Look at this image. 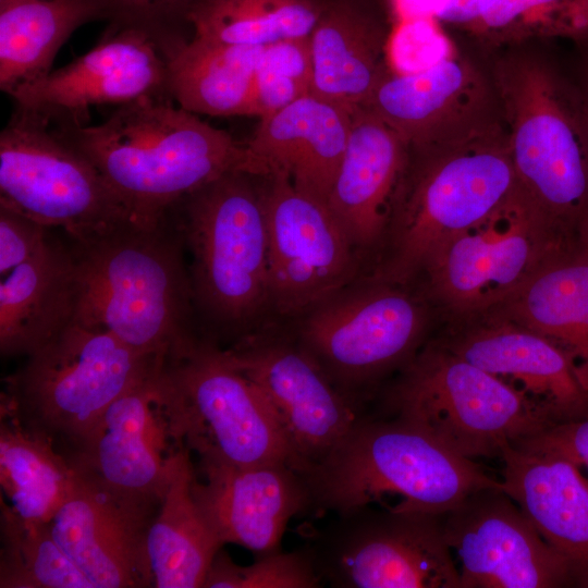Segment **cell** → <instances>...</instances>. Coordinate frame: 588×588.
Here are the masks:
<instances>
[{"mask_svg": "<svg viewBox=\"0 0 588 588\" xmlns=\"http://www.w3.org/2000/svg\"><path fill=\"white\" fill-rule=\"evenodd\" d=\"M99 170L137 225L164 221L185 197L230 171L247 173V151L170 97L118 107L97 125L52 124Z\"/></svg>", "mask_w": 588, "mask_h": 588, "instance_id": "1", "label": "cell"}, {"mask_svg": "<svg viewBox=\"0 0 588 588\" xmlns=\"http://www.w3.org/2000/svg\"><path fill=\"white\" fill-rule=\"evenodd\" d=\"M72 249L75 319L150 356L164 357L196 339L189 328L191 279L169 217L154 226L128 222Z\"/></svg>", "mask_w": 588, "mask_h": 588, "instance_id": "2", "label": "cell"}, {"mask_svg": "<svg viewBox=\"0 0 588 588\" xmlns=\"http://www.w3.org/2000/svg\"><path fill=\"white\" fill-rule=\"evenodd\" d=\"M309 513L340 514L397 497L394 510L444 514L471 493L503 488L418 426L395 416L362 415L317 465L302 474Z\"/></svg>", "mask_w": 588, "mask_h": 588, "instance_id": "3", "label": "cell"}, {"mask_svg": "<svg viewBox=\"0 0 588 588\" xmlns=\"http://www.w3.org/2000/svg\"><path fill=\"white\" fill-rule=\"evenodd\" d=\"M518 185L506 132L498 123L407 147L387 231L389 250L376 282H407L437 245L485 218Z\"/></svg>", "mask_w": 588, "mask_h": 588, "instance_id": "4", "label": "cell"}, {"mask_svg": "<svg viewBox=\"0 0 588 588\" xmlns=\"http://www.w3.org/2000/svg\"><path fill=\"white\" fill-rule=\"evenodd\" d=\"M156 385L172 443L196 453L199 464L284 462L295 468L269 403L221 347L195 339L169 353Z\"/></svg>", "mask_w": 588, "mask_h": 588, "instance_id": "5", "label": "cell"}, {"mask_svg": "<svg viewBox=\"0 0 588 588\" xmlns=\"http://www.w3.org/2000/svg\"><path fill=\"white\" fill-rule=\"evenodd\" d=\"M164 357L142 354L74 318L7 378L0 409L72 451L108 406L156 372Z\"/></svg>", "mask_w": 588, "mask_h": 588, "instance_id": "6", "label": "cell"}, {"mask_svg": "<svg viewBox=\"0 0 588 588\" xmlns=\"http://www.w3.org/2000/svg\"><path fill=\"white\" fill-rule=\"evenodd\" d=\"M497 87L519 184L577 236L588 217V111L548 66L516 59L499 66Z\"/></svg>", "mask_w": 588, "mask_h": 588, "instance_id": "7", "label": "cell"}, {"mask_svg": "<svg viewBox=\"0 0 588 588\" xmlns=\"http://www.w3.org/2000/svg\"><path fill=\"white\" fill-rule=\"evenodd\" d=\"M381 409L378 415L409 421L474 461L500 458L505 448L551 425L523 394L438 343L404 367Z\"/></svg>", "mask_w": 588, "mask_h": 588, "instance_id": "8", "label": "cell"}, {"mask_svg": "<svg viewBox=\"0 0 588 588\" xmlns=\"http://www.w3.org/2000/svg\"><path fill=\"white\" fill-rule=\"evenodd\" d=\"M183 205L193 299L217 323H248L267 304L268 226L259 176L230 171Z\"/></svg>", "mask_w": 588, "mask_h": 588, "instance_id": "9", "label": "cell"}, {"mask_svg": "<svg viewBox=\"0 0 588 588\" xmlns=\"http://www.w3.org/2000/svg\"><path fill=\"white\" fill-rule=\"evenodd\" d=\"M578 246L519 184L493 211L448 237L421 270L450 311L478 317L499 307L552 260Z\"/></svg>", "mask_w": 588, "mask_h": 588, "instance_id": "10", "label": "cell"}, {"mask_svg": "<svg viewBox=\"0 0 588 588\" xmlns=\"http://www.w3.org/2000/svg\"><path fill=\"white\" fill-rule=\"evenodd\" d=\"M0 205L85 244L131 213L99 170L46 119L16 107L0 134Z\"/></svg>", "mask_w": 588, "mask_h": 588, "instance_id": "11", "label": "cell"}, {"mask_svg": "<svg viewBox=\"0 0 588 588\" xmlns=\"http://www.w3.org/2000/svg\"><path fill=\"white\" fill-rule=\"evenodd\" d=\"M304 546L330 587L461 588L443 514L366 505L335 514Z\"/></svg>", "mask_w": 588, "mask_h": 588, "instance_id": "12", "label": "cell"}, {"mask_svg": "<svg viewBox=\"0 0 588 588\" xmlns=\"http://www.w3.org/2000/svg\"><path fill=\"white\" fill-rule=\"evenodd\" d=\"M425 327L420 305L393 284L333 296L311 309L298 343L355 404L366 389L416 356Z\"/></svg>", "mask_w": 588, "mask_h": 588, "instance_id": "13", "label": "cell"}, {"mask_svg": "<svg viewBox=\"0 0 588 588\" xmlns=\"http://www.w3.org/2000/svg\"><path fill=\"white\" fill-rule=\"evenodd\" d=\"M268 226V296L281 314L313 309L356 274L358 252L327 203L284 173L259 176Z\"/></svg>", "mask_w": 588, "mask_h": 588, "instance_id": "14", "label": "cell"}, {"mask_svg": "<svg viewBox=\"0 0 588 588\" xmlns=\"http://www.w3.org/2000/svg\"><path fill=\"white\" fill-rule=\"evenodd\" d=\"M222 351L269 403L302 474L320 463L365 414L298 342L248 336Z\"/></svg>", "mask_w": 588, "mask_h": 588, "instance_id": "15", "label": "cell"}, {"mask_svg": "<svg viewBox=\"0 0 588 588\" xmlns=\"http://www.w3.org/2000/svg\"><path fill=\"white\" fill-rule=\"evenodd\" d=\"M9 96L16 107L51 124L83 125L93 106L120 107L144 97H170L167 57L147 29L110 21L88 52Z\"/></svg>", "mask_w": 588, "mask_h": 588, "instance_id": "16", "label": "cell"}, {"mask_svg": "<svg viewBox=\"0 0 588 588\" xmlns=\"http://www.w3.org/2000/svg\"><path fill=\"white\" fill-rule=\"evenodd\" d=\"M461 588L573 586L569 565L503 488L476 491L443 514Z\"/></svg>", "mask_w": 588, "mask_h": 588, "instance_id": "17", "label": "cell"}, {"mask_svg": "<svg viewBox=\"0 0 588 588\" xmlns=\"http://www.w3.org/2000/svg\"><path fill=\"white\" fill-rule=\"evenodd\" d=\"M76 473L47 524L52 537L94 588L152 587L146 539L160 503L119 493Z\"/></svg>", "mask_w": 588, "mask_h": 588, "instance_id": "18", "label": "cell"}, {"mask_svg": "<svg viewBox=\"0 0 588 588\" xmlns=\"http://www.w3.org/2000/svg\"><path fill=\"white\" fill-rule=\"evenodd\" d=\"M159 368L112 402L65 455L76 470L109 489L157 503L168 487L179 449L170 439L158 397Z\"/></svg>", "mask_w": 588, "mask_h": 588, "instance_id": "19", "label": "cell"}, {"mask_svg": "<svg viewBox=\"0 0 588 588\" xmlns=\"http://www.w3.org/2000/svg\"><path fill=\"white\" fill-rule=\"evenodd\" d=\"M483 77L454 54L413 73L390 68L363 107L405 142L419 147L451 140L497 123Z\"/></svg>", "mask_w": 588, "mask_h": 588, "instance_id": "20", "label": "cell"}, {"mask_svg": "<svg viewBox=\"0 0 588 588\" xmlns=\"http://www.w3.org/2000/svg\"><path fill=\"white\" fill-rule=\"evenodd\" d=\"M193 493L218 540L256 555L280 549L290 520L309 513L306 481L284 462L247 466L198 464Z\"/></svg>", "mask_w": 588, "mask_h": 588, "instance_id": "21", "label": "cell"}, {"mask_svg": "<svg viewBox=\"0 0 588 588\" xmlns=\"http://www.w3.org/2000/svg\"><path fill=\"white\" fill-rule=\"evenodd\" d=\"M478 317L437 343L523 394L551 424L588 413V391L559 347L497 314Z\"/></svg>", "mask_w": 588, "mask_h": 588, "instance_id": "22", "label": "cell"}, {"mask_svg": "<svg viewBox=\"0 0 588 588\" xmlns=\"http://www.w3.org/2000/svg\"><path fill=\"white\" fill-rule=\"evenodd\" d=\"M351 125L352 111L310 93L259 121L245 145L247 173H284L298 191L327 203Z\"/></svg>", "mask_w": 588, "mask_h": 588, "instance_id": "23", "label": "cell"}, {"mask_svg": "<svg viewBox=\"0 0 588 588\" xmlns=\"http://www.w3.org/2000/svg\"><path fill=\"white\" fill-rule=\"evenodd\" d=\"M406 160L407 145L394 130L365 108L353 110L327 205L357 250L375 247L387 233Z\"/></svg>", "mask_w": 588, "mask_h": 588, "instance_id": "24", "label": "cell"}, {"mask_svg": "<svg viewBox=\"0 0 588 588\" xmlns=\"http://www.w3.org/2000/svg\"><path fill=\"white\" fill-rule=\"evenodd\" d=\"M502 487L569 565L573 586L588 588V478L559 455L515 446L501 457Z\"/></svg>", "mask_w": 588, "mask_h": 588, "instance_id": "25", "label": "cell"}, {"mask_svg": "<svg viewBox=\"0 0 588 588\" xmlns=\"http://www.w3.org/2000/svg\"><path fill=\"white\" fill-rule=\"evenodd\" d=\"M389 35L369 0H324L309 42L311 93L353 112L387 72Z\"/></svg>", "mask_w": 588, "mask_h": 588, "instance_id": "26", "label": "cell"}, {"mask_svg": "<svg viewBox=\"0 0 588 588\" xmlns=\"http://www.w3.org/2000/svg\"><path fill=\"white\" fill-rule=\"evenodd\" d=\"M0 283V352L29 355L76 315L78 289L73 249L50 238Z\"/></svg>", "mask_w": 588, "mask_h": 588, "instance_id": "27", "label": "cell"}, {"mask_svg": "<svg viewBox=\"0 0 588 588\" xmlns=\"http://www.w3.org/2000/svg\"><path fill=\"white\" fill-rule=\"evenodd\" d=\"M548 339L588 391V256L578 245L559 256L491 311Z\"/></svg>", "mask_w": 588, "mask_h": 588, "instance_id": "28", "label": "cell"}, {"mask_svg": "<svg viewBox=\"0 0 588 588\" xmlns=\"http://www.w3.org/2000/svg\"><path fill=\"white\" fill-rule=\"evenodd\" d=\"M196 468L179 448L173 471L146 539L152 587L200 588L223 547L193 493Z\"/></svg>", "mask_w": 588, "mask_h": 588, "instance_id": "29", "label": "cell"}, {"mask_svg": "<svg viewBox=\"0 0 588 588\" xmlns=\"http://www.w3.org/2000/svg\"><path fill=\"white\" fill-rule=\"evenodd\" d=\"M262 50L193 35L167 58L169 95L195 114L253 115L255 75Z\"/></svg>", "mask_w": 588, "mask_h": 588, "instance_id": "30", "label": "cell"}, {"mask_svg": "<svg viewBox=\"0 0 588 588\" xmlns=\"http://www.w3.org/2000/svg\"><path fill=\"white\" fill-rule=\"evenodd\" d=\"M97 20H108L100 0H20L0 8L1 90L9 95L48 74L69 37Z\"/></svg>", "mask_w": 588, "mask_h": 588, "instance_id": "31", "label": "cell"}, {"mask_svg": "<svg viewBox=\"0 0 588 588\" xmlns=\"http://www.w3.org/2000/svg\"><path fill=\"white\" fill-rule=\"evenodd\" d=\"M54 442L0 409L1 501L22 520L48 524L76 478Z\"/></svg>", "mask_w": 588, "mask_h": 588, "instance_id": "32", "label": "cell"}, {"mask_svg": "<svg viewBox=\"0 0 588 588\" xmlns=\"http://www.w3.org/2000/svg\"><path fill=\"white\" fill-rule=\"evenodd\" d=\"M324 0H197L187 22L193 35L217 42L265 47L308 37Z\"/></svg>", "mask_w": 588, "mask_h": 588, "instance_id": "33", "label": "cell"}, {"mask_svg": "<svg viewBox=\"0 0 588 588\" xmlns=\"http://www.w3.org/2000/svg\"><path fill=\"white\" fill-rule=\"evenodd\" d=\"M1 588H94L47 524L19 518L1 501Z\"/></svg>", "mask_w": 588, "mask_h": 588, "instance_id": "34", "label": "cell"}, {"mask_svg": "<svg viewBox=\"0 0 588 588\" xmlns=\"http://www.w3.org/2000/svg\"><path fill=\"white\" fill-rule=\"evenodd\" d=\"M305 546L294 551L277 549L238 565L221 548L215 555L204 588H317L322 586Z\"/></svg>", "mask_w": 588, "mask_h": 588, "instance_id": "35", "label": "cell"}, {"mask_svg": "<svg viewBox=\"0 0 588 588\" xmlns=\"http://www.w3.org/2000/svg\"><path fill=\"white\" fill-rule=\"evenodd\" d=\"M108 21L142 26L160 44L166 57L187 41V15L197 0H100Z\"/></svg>", "mask_w": 588, "mask_h": 588, "instance_id": "36", "label": "cell"}, {"mask_svg": "<svg viewBox=\"0 0 588 588\" xmlns=\"http://www.w3.org/2000/svg\"><path fill=\"white\" fill-rule=\"evenodd\" d=\"M388 47L399 69L397 73L426 70L454 54L452 45L431 19L401 21L389 37Z\"/></svg>", "mask_w": 588, "mask_h": 588, "instance_id": "37", "label": "cell"}, {"mask_svg": "<svg viewBox=\"0 0 588 588\" xmlns=\"http://www.w3.org/2000/svg\"><path fill=\"white\" fill-rule=\"evenodd\" d=\"M48 228L32 218L0 205V273L20 266L47 242Z\"/></svg>", "mask_w": 588, "mask_h": 588, "instance_id": "38", "label": "cell"}, {"mask_svg": "<svg viewBox=\"0 0 588 588\" xmlns=\"http://www.w3.org/2000/svg\"><path fill=\"white\" fill-rule=\"evenodd\" d=\"M512 446L559 455L588 470V413L551 424Z\"/></svg>", "mask_w": 588, "mask_h": 588, "instance_id": "39", "label": "cell"}, {"mask_svg": "<svg viewBox=\"0 0 588 588\" xmlns=\"http://www.w3.org/2000/svg\"><path fill=\"white\" fill-rule=\"evenodd\" d=\"M390 2L400 21L416 19L439 20L450 0H390Z\"/></svg>", "mask_w": 588, "mask_h": 588, "instance_id": "40", "label": "cell"}, {"mask_svg": "<svg viewBox=\"0 0 588 588\" xmlns=\"http://www.w3.org/2000/svg\"><path fill=\"white\" fill-rule=\"evenodd\" d=\"M491 0H450L439 20L473 26Z\"/></svg>", "mask_w": 588, "mask_h": 588, "instance_id": "41", "label": "cell"}, {"mask_svg": "<svg viewBox=\"0 0 588 588\" xmlns=\"http://www.w3.org/2000/svg\"><path fill=\"white\" fill-rule=\"evenodd\" d=\"M578 245L588 256V217L580 223L577 232Z\"/></svg>", "mask_w": 588, "mask_h": 588, "instance_id": "42", "label": "cell"}, {"mask_svg": "<svg viewBox=\"0 0 588 588\" xmlns=\"http://www.w3.org/2000/svg\"><path fill=\"white\" fill-rule=\"evenodd\" d=\"M20 0H0V8L7 7L9 4H12L14 2H17Z\"/></svg>", "mask_w": 588, "mask_h": 588, "instance_id": "43", "label": "cell"}, {"mask_svg": "<svg viewBox=\"0 0 588 588\" xmlns=\"http://www.w3.org/2000/svg\"><path fill=\"white\" fill-rule=\"evenodd\" d=\"M584 98H585V102H586V107H587V111H588V91H587V94H586V96Z\"/></svg>", "mask_w": 588, "mask_h": 588, "instance_id": "44", "label": "cell"}, {"mask_svg": "<svg viewBox=\"0 0 588 588\" xmlns=\"http://www.w3.org/2000/svg\"><path fill=\"white\" fill-rule=\"evenodd\" d=\"M583 4H585L586 7H588V0H579Z\"/></svg>", "mask_w": 588, "mask_h": 588, "instance_id": "45", "label": "cell"}]
</instances>
